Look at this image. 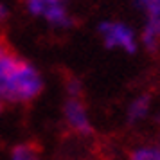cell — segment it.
<instances>
[{
  "label": "cell",
  "mask_w": 160,
  "mask_h": 160,
  "mask_svg": "<svg viewBox=\"0 0 160 160\" xmlns=\"http://www.w3.org/2000/svg\"><path fill=\"white\" fill-rule=\"evenodd\" d=\"M99 34L106 49H122V51L137 52V42L133 31L122 22H101L99 23Z\"/></svg>",
  "instance_id": "3957f363"
},
{
  "label": "cell",
  "mask_w": 160,
  "mask_h": 160,
  "mask_svg": "<svg viewBox=\"0 0 160 160\" xmlns=\"http://www.w3.org/2000/svg\"><path fill=\"white\" fill-rule=\"evenodd\" d=\"M2 108H4V104H2V102H0V113H2Z\"/></svg>",
  "instance_id": "4fadbf2b"
},
{
  "label": "cell",
  "mask_w": 160,
  "mask_h": 160,
  "mask_svg": "<svg viewBox=\"0 0 160 160\" xmlns=\"http://www.w3.org/2000/svg\"><path fill=\"white\" fill-rule=\"evenodd\" d=\"M9 18V6L6 2H0V25L4 22H8Z\"/></svg>",
  "instance_id": "30bf717a"
},
{
  "label": "cell",
  "mask_w": 160,
  "mask_h": 160,
  "mask_svg": "<svg viewBox=\"0 0 160 160\" xmlns=\"http://www.w3.org/2000/svg\"><path fill=\"white\" fill-rule=\"evenodd\" d=\"M130 160H160V146H140L130 153Z\"/></svg>",
  "instance_id": "52a82bcc"
},
{
  "label": "cell",
  "mask_w": 160,
  "mask_h": 160,
  "mask_svg": "<svg viewBox=\"0 0 160 160\" xmlns=\"http://www.w3.org/2000/svg\"><path fill=\"white\" fill-rule=\"evenodd\" d=\"M149 95H138L135 97L133 101L130 102V106H128V112H126V119H128V122L130 124H137L140 122L142 119H146L148 115V112H149Z\"/></svg>",
  "instance_id": "5b68a950"
},
{
  "label": "cell",
  "mask_w": 160,
  "mask_h": 160,
  "mask_svg": "<svg viewBox=\"0 0 160 160\" xmlns=\"http://www.w3.org/2000/svg\"><path fill=\"white\" fill-rule=\"evenodd\" d=\"M157 38L158 36H155L151 31H148V29H144V32H142V43L146 45V49L148 51H157Z\"/></svg>",
  "instance_id": "9c48e42d"
},
{
  "label": "cell",
  "mask_w": 160,
  "mask_h": 160,
  "mask_svg": "<svg viewBox=\"0 0 160 160\" xmlns=\"http://www.w3.org/2000/svg\"><path fill=\"white\" fill-rule=\"evenodd\" d=\"M23 6L29 15L45 20L51 27L67 29L74 23L67 0H23Z\"/></svg>",
  "instance_id": "7a4b0ae2"
},
{
  "label": "cell",
  "mask_w": 160,
  "mask_h": 160,
  "mask_svg": "<svg viewBox=\"0 0 160 160\" xmlns=\"http://www.w3.org/2000/svg\"><path fill=\"white\" fill-rule=\"evenodd\" d=\"M4 47H6V43H4V42H2V40H0V51H2V49H4Z\"/></svg>",
  "instance_id": "7c38bea8"
},
{
  "label": "cell",
  "mask_w": 160,
  "mask_h": 160,
  "mask_svg": "<svg viewBox=\"0 0 160 160\" xmlns=\"http://www.w3.org/2000/svg\"><path fill=\"white\" fill-rule=\"evenodd\" d=\"M9 160H42V155L36 146L29 144V142H20L11 148Z\"/></svg>",
  "instance_id": "8992f818"
},
{
  "label": "cell",
  "mask_w": 160,
  "mask_h": 160,
  "mask_svg": "<svg viewBox=\"0 0 160 160\" xmlns=\"http://www.w3.org/2000/svg\"><path fill=\"white\" fill-rule=\"evenodd\" d=\"M45 81L36 65L4 47L0 51V102L29 104L43 92Z\"/></svg>",
  "instance_id": "6da1fadb"
},
{
  "label": "cell",
  "mask_w": 160,
  "mask_h": 160,
  "mask_svg": "<svg viewBox=\"0 0 160 160\" xmlns=\"http://www.w3.org/2000/svg\"><path fill=\"white\" fill-rule=\"evenodd\" d=\"M67 97H81L83 95V83L78 78H68L65 83Z\"/></svg>",
  "instance_id": "ba28073f"
},
{
  "label": "cell",
  "mask_w": 160,
  "mask_h": 160,
  "mask_svg": "<svg viewBox=\"0 0 160 160\" xmlns=\"http://www.w3.org/2000/svg\"><path fill=\"white\" fill-rule=\"evenodd\" d=\"M135 4H137L140 9H146L149 4H160V0H135Z\"/></svg>",
  "instance_id": "8fae6325"
},
{
  "label": "cell",
  "mask_w": 160,
  "mask_h": 160,
  "mask_svg": "<svg viewBox=\"0 0 160 160\" xmlns=\"http://www.w3.org/2000/svg\"><path fill=\"white\" fill-rule=\"evenodd\" d=\"M63 119H65L67 126L78 135L88 137L94 131L88 110L81 97H67L65 104H63Z\"/></svg>",
  "instance_id": "277c9868"
}]
</instances>
